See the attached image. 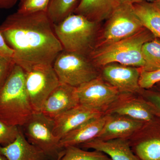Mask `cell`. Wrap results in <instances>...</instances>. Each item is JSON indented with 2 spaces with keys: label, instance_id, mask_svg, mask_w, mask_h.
Returning a JSON list of instances; mask_svg holds the SVG:
<instances>
[{
  "label": "cell",
  "instance_id": "6da1fadb",
  "mask_svg": "<svg viewBox=\"0 0 160 160\" xmlns=\"http://www.w3.org/2000/svg\"><path fill=\"white\" fill-rule=\"evenodd\" d=\"M0 32L13 52L16 64L27 71L38 65H52L63 48L46 11L9 15Z\"/></svg>",
  "mask_w": 160,
  "mask_h": 160
},
{
  "label": "cell",
  "instance_id": "7a4b0ae2",
  "mask_svg": "<svg viewBox=\"0 0 160 160\" xmlns=\"http://www.w3.org/2000/svg\"><path fill=\"white\" fill-rule=\"evenodd\" d=\"M33 112L26 91L25 72L16 64L0 88V119L10 126H22Z\"/></svg>",
  "mask_w": 160,
  "mask_h": 160
},
{
  "label": "cell",
  "instance_id": "3957f363",
  "mask_svg": "<svg viewBox=\"0 0 160 160\" xmlns=\"http://www.w3.org/2000/svg\"><path fill=\"white\" fill-rule=\"evenodd\" d=\"M155 38L146 28L122 40L93 49L87 56L98 68L110 63L142 68L145 65L142 46Z\"/></svg>",
  "mask_w": 160,
  "mask_h": 160
},
{
  "label": "cell",
  "instance_id": "277c9868",
  "mask_svg": "<svg viewBox=\"0 0 160 160\" xmlns=\"http://www.w3.org/2000/svg\"><path fill=\"white\" fill-rule=\"evenodd\" d=\"M98 23L73 13L54 24L53 28L63 50L88 56L94 48Z\"/></svg>",
  "mask_w": 160,
  "mask_h": 160
},
{
  "label": "cell",
  "instance_id": "5b68a950",
  "mask_svg": "<svg viewBox=\"0 0 160 160\" xmlns=\"http://www.w3.org/2000/svg\"><path fill=\"white\" fill-rule=\"evenodd\" d=\"M52 67L60 83L79 87L99 76L98 68L85 55L63 50L54 60Z\"/></svg>",
  "mask_w": 160,
  "mask_h": 160
},
{
  "label": "cell",
  "instance_id": "8992f818",
  "mask_svg": "<svg viewBox=\"0 0 160 160\" xmlns=\"http://www.w3.org/2000/svg\"><path fill=\"white\" fill-rule=\"evenodd\" d=\"M143 28L132 5L119 4L107 18L100 35L98 36L94 49L129 37Z\"/></svg>",
  "mask_w": 160,
  "mask_h": 160
},
{
  "label": "cell",
  "instance_id": "52a82bcc",
  "mask_svg": "<svg viewBox=\"0 0 160 160\" xmlns=\"http://www.w3.org/2000/svg\"><path fill=\"white\" fill-rule=\"evenodd\" d=\"M24 133L29 142L41 149L48 157L57 159L63 149L60 140L53 134L54 119L41 112H33L22 126Z\"/></svg>",
  "mask_w": 160,
  "mask_h": 160
},
{
  "label": "cell",
  "instance_id": "ba28073f",
  "mask_svg": "<svg viewBox=\"0 0 160 160\" xmlns=\"http://www.w3.org/2000/svg\"><path fill=\"white\" fill-rule=\"evenodd\" d=\"M25 72V85L34 112H40L45 101L60 84L52 65H38Z\"/></svg>",
  "mask_w": 160,
  "mask_h": 160
},
{
  "label": "cell",
  "instance_id": "9c48e42d",
  "mask_svg": "<svg viewBox=\"0 0 160 160\" xmlns=\"http://www.w3.org/2000/svg\"><path fill=\"white\" fill-rule=\"evenodd\" d=\"M80 104L105 114L121 93L101 76L76 88Z\"/></svg>",
  "mask_w": 160,
  "mask_h": 160
},
{
  "label": "cell",
  "instance_id": "30bf717a",
  "mask_svg": "<svg viewBox=\"0 0 160 160\" xmlns=\"http://www.w3.org/2000/svg\"><path fill=\"white\" fill-rule=\"evenodd\" d=\"M127 139L140 160H160V118L145 122Z\"/></svg>",
  "mask_w": 160,
  "mask_h": 160
},
{
  "label": "cell",
  "instance_id": "8fae6325",
  "mask_svg": "<svg viewBox=\"0 0 160 160\" xmlns=\"http://www.w3.org/2000/svg\"><path fill=\"white\" fill-rule=\"evenodd\" d=\"M141 71L140 67L112 63L102 67L100 76L120 93L140 94L143 89L139 85Z\"/></svg>",
  "mask_w": 160,
  "mask_h": 160
},
{
  "label": "cell",
  "instance_id": "7c38bea8",
  "mask_svg": "<svg viewBox=\"0 0 160 160\" xmlns=\"http://www.w3.org/2000/svg\"><path fill=\"white\" fill-rule=\"evenodd\" d=\"M125 116L143 122L157 117L152 107L140 94L121 93L105 114Z\"/></svg>",
  "mask_w": 160,
  "mask_h": 160
},
{
  "label": "cell",
  "instance_id": "4fadbf2b",
  "mask_svg": "<svg viewBox=\"0 0 160 160\" xmlns=\"http://www.w3.org/2000/svg\"><path fill=\"white\" fill-rule=\"evenodd\" d=\"M79 104L76 88L60 83L48 96L40 112L54 119Z\"/></svg>",
  "mask_w": 160,
  "mask_h": 160
},
{
  "label": "cell",
  "instance_id": "5bb4252c",
  "mask_svg": "<svg viewBox=\"0 0 160 160\" xmlns=\"http://www.w3.org/2000/svg\"><path fill=\"white\" fill-rule=\"evenodd\" d=\"M104 114L99 111L79 104L54 119L53 134L60 140L82 124Z\"/></svg>",
  "mask_w": 160,
  "mask_h": 160
},
{
  "label": "cell",
  "instance_id": "9a60e30c",
  "mask_svg": "<svg viewBox=\"0 0 160 160\" xmlns=\"http://www.w3.org/2000/svg\"><path fill=\"white\" fill-rule=\"evenodd\" d=\"M144 122L125 116L107 114L106 123L96 138L104 141L128 139L138 130Z\"/></svg>",
  "mask_w": 160,
  "mask_h": 160
},
{
  "label": "cell",
  "instance_id": "2e32d148",
  "mask_svg": "<svg viewBox=\"0 0 160 160\" xmlns=\"http://www.w3.org/2000/svg\"><path fill=\"white\" fill-rule=\"evenodd\" d=\"M0 155L7 160H49V158L41 149L29 142L20 129L13 142L0 146Z\"/></svg>",
  "mask_w": 160,
  "mask_h": 160
},
{
  "label": "cell",
  "instance_id": "e0dca14e",
  "mask_svg": "<svg viewBox=\"0 0 160 160\" xmlns=\"http://www.w3.org/2000/svg\"><path fill=\"white\" fill-rule=\"evenodd\" d=\"M79 147L102 152L107 155L112 160H140L132 150L127 139L104 141L95 138L83 143Z\"/></svg>",
  "mask_w": 160,
  "mask_h": 160
},
{
  "label": "cell",
  "instance_id": "ac0fdd59",
  "mask_svg": "<svg viewBox=\"0 0 160 160\" xmlns=\"http://www.w3.org/2000/svg\"><path fill=\"white\" fill-rule=\"evenodd\" d=\"M107 114H104L84 123L67 133L60 140L62 149L69 146H79L83 143L96 138L107 119Z\"/></svg>",
  "mask_w": 160,
  "mask_h": 160
},
{
  "label": "cell",
  "instance_id": "d6986e66",
  "mask_svg": "<svg viewBox=\"0 0 160 160\" xmlns=\"http://www.w3.org/2000/svg\"><path fill=\"white\" fill-rule=\"evenodd\" d=\"M119 4V0H81L73 13L99 23L109 17Z\"/></svg>",
  "mask_w": 160,
  "mask_h": 160
},
{
  "label": "cell",
  "instance_id": "ffe728a7",
  "mask_svg": "<svg viewBox=\"0 0 160 160\" xmlns=\"http://www.w3.org/2000/svg\"><path fill=\"white\" fill-rule=\"evenodd\" d=\"M132 5L143 27L160 39V9L151 2H142Z\"/></svg>",
  "mask_w": 160,
  "mask_h": 160
},
{
  "label": "cell",
  "instance_id": "44dd1931",
  "mask_svg": "<svg viewBox=\"0 0 160 160\" xmlns=\"http://www.w3.org/2000/svg\"><path fill=\"white\" fill-rule=\"evenodd\" d=\"M78 2V0H49L46 12L53 25L60 22L73 13Z\"/></svg>",
  "mask_w": 160,
  "mask_h": 160
},
{
  "label": "cell",
  "instance_id": "7402d4cb",
  "mask_svg": "<svg viewBox=\"0 0 160 160\" xmlns=\"http://www.w3.org/2000/svg\"><path fill=\"white\" fill-rule=\"evenodd\" d=\"M145 65L142 71H154L160 68V39L154 38L146 42L142 48Z\"/></svg>",
  "mask_w": 160,
  "mask_h": 160
},
{
  "label": "cell",
  "instance_id": "603a6c76",
  "mask_svg": "<svg viewBox=\"0 0 160 160\" xmlns=\"http://www.w3.org/2000/svg\"><path fill=\"white\" fill-rule=\"evenodd\" d=\"M60 160H112L102 152L94 150L88 151L79 146H72L64 149V154Z\"/></svg>",
  "mask_w": 160,
  "mask_h": 160
},
{
  "label": "cell",
  "instance_id": "cb8c5ba5",
  "mask_svg": "<svg viewBox=\"0 0 160 160\" xmlns=\"http://www.w3.org/2000/svg\"><path fill=\"white\" fill-rule=\"evenodd\" d=\"M49 0H24L21 2L18 11L21 13L47 11Z\"/></svg>",
  "mask_w": 160,
  "mask_h": 160
},
{
  "label": "cell",
  "instance_id": "d4e9b609",
  "mask_svg": "<svg viewBox=\"0 0 160 160\" xmlns=\"http://www.w3.org/2000/svg\"><path fill=\"white\" fill-rule=\"evenodd\" d=\"M19 131L18 126H10L0 119V146H6L13 142Z\"/></svg>",
  "mask_w": 160,
  "mask_h": 160
},
{
  "label": "cell",
  "instance_id": "484cf974",
  "mask_svg": "<svg viewBox=\"0 0 160 160\" xmlns=\"http://www.w3.org/2000/svg\"><path fill=\"white\" fill-rule=\"evenodd\" d=\"M157 86L158 88L152 87L143 89L140 95L152 107L156 115L160 118V86Z\"/></svg>",
  "mask_w": 160,
  "mask_h": 160
},
{
  "label": "cell",
  "instance_id": "4316f807",
  "mask_svg": "<svg viewBox=\"0 0 160 160\" xmlns=\"http://www.w3.org/2000/svg\"><path fill=\"white\" fill-rule=\"evenodd\" d=\"M160 82V68L154 71H141L139 85L142 89H150Z\"/></svg>",
  "mask_w": 160,
  "mask_h": 160
},
{
  "label": "cell",
  "instance_id": "83f0119b",
  "mask_svg": "<svg viewBox=\"0 0 160 160\" xmlns=\"http://www.w3.org/2000/svg\"><path fill=\"white\" fill-rule=\"evenodd\" d=\"M15 65L12 58L0 55V88L9 77Z\"/></svg>",
  "mask_w": 160,
  "mask_h": 160
},
{
  "label": "cell",
  "instance_id": "f1b7e54d",
  "mask_svg": "<svg viewBox=\"0 0 160 160\" xmlns=\"http://www.w3.org/2000/svg\"><path fill=\"white\" fill-rule=\"evenodd\" d=\"M14 52L6 44L3 36L0 32V55L12 58Z\"/></svg>",
  "mask_w": 160,
  "mask_h": 160
},
{
  "label": "cell",
  "instance_id": "f546056e",
  "mask_svg": "<svg viewBox=\"0 0 160 160\" xmlns=\"http://www.w3.org/2000/svg\"><path fill=\"white\" fill-rule=\"evenodd\" d=\"M20 0H0V9H9L15 6Z\"/></svg>",
  "mask_w": 160,
  "mask_h": 160
},
{
  "label": "cell",
  "instance_id": "4dcf8cb0",
  "mask_svg": "<svg viewBox=\"0 0 160 160\" xmlns=\"http://www.w3.org/2000/svg\"><path fill=\"white\" fill-rule=\"evenodd\" d=\"M155 0H119V4H129L131 5L142 2H152Z\"/></svg>",
  "mask_w": 160,
  "mask_h": 160
},
{
  "label": "cell",
  "instance_id": "1f68e13d",
  "mask_svg": "<svg viewBox=\"0 0 160 160\" xmlns=\"http://www.w3.org/2000/svg\"><path fill=\"white\" fill-rule=\"evenodd\" d=\"M152 2L160 10V0H155L154 2Z\"/></svg>",
  "mask_w": 160,
  "mask_h": 160
},
{
  "label": "cell",
  "instance_id": "d6a6232c",
  "mask_svg": "<svg viewBox=\"0 0 160 160\" xmlns=\"http://www.w3.org/2000/svg\"><path fill=\"white\" fill-rule=\"evenodd\" d=\"M64 150H63L61 152V153H60L59 155V156L58 157L57 159H56V160H60V158H61V157L63 155V154H64Z\"/></svg>",
  "mask_w": 160,
  "mask_h": 160
},
{
  "label": "cell",
  "instance_id": "836d02e7",
  "mask_svg": "<svg viewBox=\"0 0 160 160\" xmlns=\"http://www.w3.org/2000/svg\"><path fill=\"white\" fill-rule=\"evenodd\" d=\"M0 160H7V159L3 156L0 155Z\"/></svg>",
  "mask_w": 160,
  "mask_h": 160
},
{
  "label": "cell",
  "instance_id": "e575fe53",
  "mask_svg": "<svg viewBox=\"0 0 160 160\" xmlns=\"http://www.w3.org/2000/svg\"><path fill=\"white\" fill-rule=\"evenodd\" d=\"M156 85H157V86H160V82L158 83V84H157Z\"/></svg>",
  "mask_w": 160,
  "mask_h": 160
},
{
  "label": "cell",
  "instance_id": "d590c367",
  "mask_svg": "<svg viewBox=\"0 0 160 160\" xmlns=\"http://www.w3.org/2000/svg\"><path fill=\"white\" fill-rule=\"evenodd\" d=\"M23 1H24V0H20V2H22Z\"/></svg>",
  "mask_w": 160,
  "mask_h": 160
}]
</instances>
